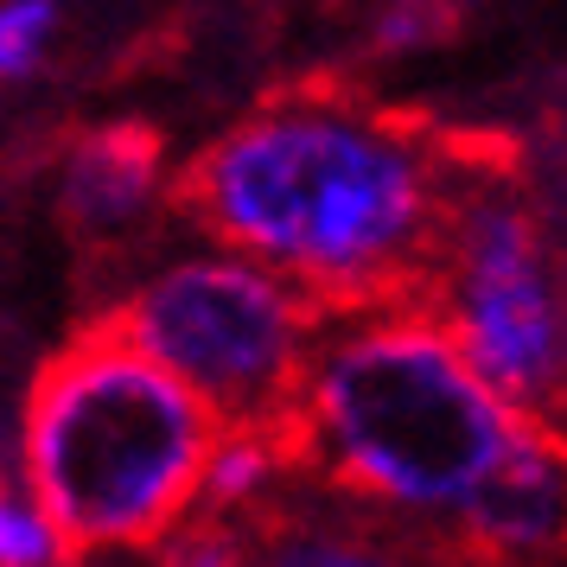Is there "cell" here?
I'll return each instance as SVG.
<instances>
[{
  "mask_svg": "<svg viewBox=\"0 0 567 567\" xmlns=\"http://www.w3.org/2000/svg\"><path fill=\"white\" fill-rule=\"evenodd\" d=\"M256 548L268 555V561H287V567H363V561H383L389 536L370 529V523L287 516V523H275L268 536H256Z\"/></svg>",
  "mask_w": 567,
  "mask_h": 567,
  "instance_id": "obj_9",
  "label": "cell"
},
{
  "mask_svg": "<svg viewBox=\"0 0 567 567\" xmlns=\"http://www.w3.org/2000/svg\"><path fill=\"white\" fill-rule=\"evenodd\" d=\"M523 409L478 377L421 293L326 312L287 434L300 472L395 536L453 542Z\"/></svg>",
  "mask_w": 567,
  "mask_h": 567,
  "instance_id": "obj_2",
  "label": "cell"
},
{
  "mask_svg": "<svg viewBox=\"0 0 567 567\" xmlns=\"http://www.w3.org/2000/svg\"><path fill=\"white\" fill-rule=\"evenodd\" d=\"M300 478L307 472H300L287 421H217V440L198 472V511L249 523V516L287 504Z\"/></svg>",
  "mask_w": 567,
  "mask_h": 567,
  "instance_id": "obj_8",
  "label": "cell"
},
{
  "mask_svg": "<svg viewBox=\"0 0 567 567\" xmlns=\"http://www.w3.org/2000/svg\"><path fill=\"white\" fill-rule=\"evenodd\" d=\"M109 326L173 370L217 421H287L326 312L268 261L198 236L141 268Z\"/></svg>",
  "mask_w": 567,
  "mask_h": 567,
  "instance_id": "obj_4",
  "label": "cell"
},
{
  "mask_svg": "<svg viewBox=\"0 0 567 567\" xmlns=\"http://www.w3.org/2000/svg\"><path fill=\"white\" fill-rule=\"evenodd\" d=\"M217 414L115 326H90L32 370L13 472L52 516L64 555H147L198 511Z\"/></svg>",
  "mask_w": 567,
  "mask_h": 567,
  "instance_id": "obj_3",
  "label": "cell"
},
{
  "mask_svg": "<svg viewBox=\"0 0 567 567\" xmlns=\"http://www.w3.org/2000/svg\"><path fill=\"white\" fill-rule=\"evenodd\" d=\"M58 210L83 243H134L179 210V173L159 147L154 128L141 122H103L78 134L58 159Z\"/></svg>",
  "mask_w": 567,
  "mask_h": 567,
  "instance_id": "obj_7",
  "label": "cell"
},
{
  "mask_svg": "<svg viewBox=\"0 0 567 567\" xmlns=\"http://www.w3.org/2000/svg\"><path fill=\"white\" fill-rule=\"evenodd\" d=\"M453 179L460 154L421 122L344 90H281L185 166L179 210L319 312H344L421 293Z\"/></svg>",
  "mask_w": 567,
  "mask_h": 567,
  "instance_id": "obj_1",
  "label": "cell"
},
{
  "mask_svg": "<svg viewBox=\"0 0 567 567\" xmlns=\"http://www.w3.org/2000/svg\"><path fill=\"white\" fill-rule=\"evenodd\" d=\"M64 39V0H0V90L45 78Z\"/></svg>",
  "mask_w": 567,
  "mask_h": 567,
  "instance_id": "obj_10",
  "label": "cell"
},
{
  "mask_svg": "<svg viewBox=\"0 0 567 567\" xmlns=\"http://www.w3.org/2000/svg\"><path fill=\"white\" fill-rule=\"evenodd\" d=\"M561 268H567V249H561Z\"/></svg>",
  "mask_w": 567,
  "mask_h": 567,
  "instance_id": "obj_13",
  "label": "cell"
},
{
  "mask_svg": "<svg viewBox=\"0 0 567 567\" xmlns=\"http://www.w3.org/2000/svg\"><path fill=\"white\" fill-rule=\"evenodd\" d=\"M71 561L52 516L39 511L27 478L13 472V453H0V567H58Z\"/></svg>",
  "mask_w": 567,
  "mask_h": 567,
  "instance_id": "obj_11",
  "label": "cell"
},
{
  "mask_svg": "<svg viewBox=\"0 0 567 567\" xmlns=\"http://www.w3.org/2000/svg\"><path fill=\"white\" fill-rule=\"evenodd\" d=\"M421 300L523 414H567V268L529 192L497 166L453 179Z\"/></svg>",
  "mask_w": 567,
  "mask_h": 567,
  "instance_id": "obj_5",
  "label": "cell"
},
{
  "mask_svg": "<svg viewBox=\"0 0 567 567\" xmlns=\"http://www.w3.org/2000/svg\"><path fill=\"white\" fill-rule=\"evenodd\" d=\"M460 27V0H383L370 13V52L383 58H414L446 45Z\"/></svg>",
  "mask_w": 567,
  "mask_h": 567,
  "instance_id": "obj_12",
  "label": "cell"
},
{
  "mask_svg": "<svg viewBox=\"0 0 567 567\" xmlns=\"http://www.w3.org/2000/svg\"><path fill=\"white\" fill-rule=\"evenodd\" d=\"M453 548L485 561H548L567 555V427L561 414H523L516 440L472 491Z\"/></svg>",
  "mask_w": 567,
  "mask_h": 567,
  "instance_id": "obj_6",
  "label": "cell"
}]
</instances>
